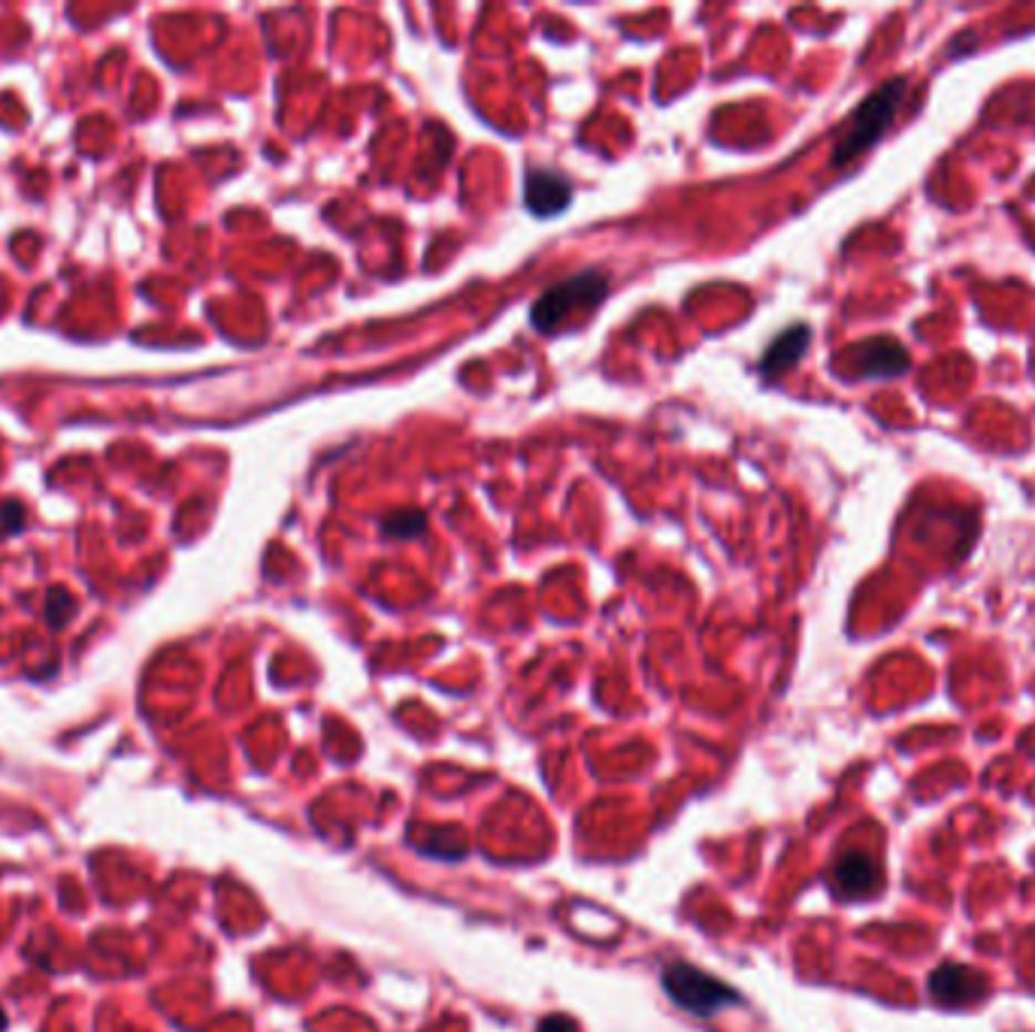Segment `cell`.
<instances>
[{"label": "cell", "mask_w": 1035, "mask_h": 1032, "mask_svg": "<svg viewBox=\"0 0 1035 1032\" xmlns=\"http://www.w3.org/2000/svg\"><path fill=\"white\" fill-rule=\"evenodd\" d=\"M539 1032H576V1021L567 1014H551L539 1023Z\"/></svg>", "instance_id": "cell-12"}, {"label": "cell", "mask_w": 1035, "mask_h": 1032, "mask_svg": "<svg viewBox=\"0 0 1035 1032\" xmlns=\"http://www.w3.org/2000/svg\"><path fill=\"white\" fill-rule=\"evenodd\" d=\"M881 882V869H878V863L863 854V851H848L842 854L839 861H836V869H832V884H836V890L848 899H857V896H869Z\"/></svg>", "instance_id": "cell-7"}, {"label": "cell", "mask_w": 1035, "mask_h": 1032, "mask_svg": "<svg viewBox=\"0 0 1035 1032\" xmlns=\"http://www.w3.org/2000/svg\"><path fill=\"white\" fill-rule=\"evenodd\" d=\"M7 1026H10V1018H7V1011H3V1005H0V1032L7 1030Z\"/></svg>", "instance_id": "cell-13"}, {"label": "cell", "mask_w": 1035, "mask_h": 1032, "mask_svg": "<svg viewBox=\"0 0 1035 1032\" xmlns=\"http://www.w3.org/2000/svg\"><path fill=\"white\" fill-rule=\"evenodd\" d=\"M911 357L905 345L890 336H876L866 340L851 352V373L863 379H897L902 373H909Z\"/></svg>", "instance_id": "cell-5"}, {"label": "cell", "mask_w": 1035, "mask_h": 1032, "mask_svg": "<svg viewBox=\"0 0 1035 1032\" xmlns=\"http://www.w3.org/2000/svg\"><path fill=\"white\" fill-rule=\"evenodd\" d=\"M70 612H73V597H70L64 587H52L46 597V621L52 630H61L64 627V621L70 618Z\"/></svg>", "instance_id": "cell-10"}, {"label": "cell", "mask_w": 1035, "mask_h": 1032, "mask_svg": "<svg viewBox=\"0 0 1035 1032\" xmlns=\"http://www.w3.org/2000/svg\"><path fill=\"white\" fill-rule=\"evenodd\" d=\"M663 990H666V997L684 1009L687 1014H696V1018H712L717 1011H724L727 1005H736L739 1002V993L727 987L721 978L708 976L703 969H696L691 963H670L663 966Z\"/></svg>", "instance_id": "cell-3"}, {"label": "cell", "mask_w": 1035, "mask_h": 1032, "mask_svg": "<svg viewBox=\"0 0 1035 1032\" xmlns=\"http://www.w3.org/2000/svg\"><path fill=\"white\" fill-rule=\"evenodd\" d=\"M572 200V185L567 176H560L555 170H530L524 179V204L534 216L551 218L558 216L560 209L569 207Z\"/></svg>", "instance_id": "cell-6"}, {"label": "cell", "mask_w": 1035, "mask_h": 1032, "mask_svg": "<svg viewBox=\"0 0 1035 1032\" xmlns=\"http://www.w3.org/2000/svg\"><path fill=\"white\" fill-rule=\"evenodd\" d=\"M609 294V275L600 270H584L551 285L542 291L536 303L530 306V322L536 331L555 333L572 319V315H588L593 312Z\"/></svg>", "instance_id": "cell-2"}, {"label": "cell", "mask_w": 1035, "mask_h": 1032, "mask_svg": "<svg viewBox=\"0 0 1035 1032\" xmlns=\"http://www.w3.org/2000/svg\"><path fill=\"white\" fill-rule=\"evenodd\" d=\"M808 340H811V327L808 324H790L787 331H782L773 340V345L766 348V355L760 357V373L766 379H778L782 373L797 364L799 357L806 355Z\"/></svg>", "instance_id": "cell-8"}, {"label": "cell", "mask_w": 1035, "mask_h": 1032, "mask_svg": "<svg viewBox=\"0 0 1035 1032\" xmlns=\"http://www.w3.org/2000/svg\"><path fill=\"white\" fill-rule=\"evenodd\" d=\"M930 997L944 1005V1009H966V1005H975L981 999L987 997L990 981L987 976H981L979 969H972V966H960V963H942L939 969H933V976H930Z\"/></svg>", "instance_id": "cell-4"}, {"label": "cell", "mask_w": 1035, "mask_h": 1032, "mask_svg": "<svg viewBox=\"0 0 1035 1032\" xmlns=\"http://www.w3.org/2000/svg\"><path fill=\"white\" fill-rule=\"evenodd\" d=\"M22 521H24V505L12 503V500H10V503L0 509V528H3V533H7V536H10L12 530L19 528Z\"/></svg>", "instance_id": "cell-11"}, {"label": "cell", "mask_w": 1035, "mask_h": 1032, "mask_svg": "<svg viewBox=\"0 0 1035 1032\" xmlns=\"http://www.w3.org/2000/svg\"><path fill=\"white\" fill-rule=\"evenodd\" d=\"M427 524V518L424 512H415V509H406V512H397V515H391L382 521V530H385L387 536H400V540H412V536H418Z\"/></svg>", "instance_id": "cell-9"}, {"label": "cell", "mask_w": 1035, "mask_h": 1032, "mask_svg": "<svg viewBox=\"0 0 1035 1032\" xmlns=\"http://www.w3.org/2000/svg\"><path fill=\"white\" fill-rule=\"evenodd\" d=\"M905 88H909V80H905V76H897V80L884 82L881 88H876V92L866 97L863 104L853 110L845 134L839 137V143H836V149H832V167L851 164L853 158H860L866 149H872L878 139L888 134V127L893 125V118H897V110L902 106Z\"/></svg>", "instance_id": "cell-1"}]
</instances>
